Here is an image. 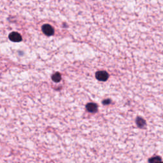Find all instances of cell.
I'll use <instances>...</instances> for the list:
<instances>
[{"label": "cell", "mask_w": 163, "mask_h": 163, "mask_svg": "<svg viewBox=\"0 0 163 163\" xmlns=\"http://www.w3.org/2000/svg\"><path fill=\"white\" fill-rule=\"evenodd\" d=\"M108 73L104 71H99L96 73V77L100 81H106L108 78Z\"/></svg>", "instance_id": "cell-1"}, {"label": "cell", "mask_w": 163, "mask_h": 163, "mask_svg": "<svg viewBox=\"0 0 163 163\" xmlns=\"http://www.w3.org/2000/svg\"><path fill=\"white\" fill-rule=\"evenodd\" d=\"M42 31L44 34L47 36H52L54 35V28L49 24H45L42 27Z\"/></svg>", "instance_id": "cell-2"}, {"label": "cell", "mask_w": 163, "mask_h": 163, "mask_svg": "<svg viewBox=\"0 0 163 163\" xmlns=\"http://www.w3.org/2000/svg\"><path fill=\"white\" fill-rule=\"evenodd\" d=\"M9 39L14 42H19L22 40V36L18 33L12 32L9 35Z\"/></svg>", "instance_id": "cell-3"}, {"label": "cell", "mask_w": 163, "mask_h": 163, "mask_svg": "<svg viewBox=\"0 0 163 163\" xmlns=\"http://www.w3.org/2000/svg\"><path fill=\"white\" fill-rule=\"evenodd\" d=\"M86 108L89 112H90L91 113H94L97 111L98 106L96 104L94 103H89L87 104Z\"/></svg>", "instance_id": "cell-4"}, {"label": "cell", "mask_w": 163, "mask_h": 163, "mask_svg": "<svg viewBox=\"0 0 163 163\" xmlns=\"http://www.w3.org/2000/svg\"><path fill=\"white\" fill-rule=\"evenodd\" d=\"M149 163H162V159L160 156H154L149 159Z\"/></svg>", "instance_id": "cell-5"}, {"label": "cell", "mask_w": 163, "mask_h": 163, "mask_svg": "<svg viewBox=\"0 0 163 163\" xmlns=\"http://www.w3.org/2000/svg\"><path fill=\"white\" fill-rule=\"evenodd\" d=\"M136 124L140 128H143L145 126L146 122L144 119L140 118V117H138L136 119Z\"/></svg>", "instance_id": "cell-6"}, {"label": "cell", "mask_w": 163, "mask_h": 163, "mask_svg": "<svg viewBox=\"0 0 163 163\" xmlns=\"http://www.w3.org/2000/svg\"><path fill=\"white\" fill-rule=\"evenodd\" d=\"M52 80L55 82H59L61 80V76L59 73H56L53 75L52 76Z\"/></svg>", "instance_id": "cell-7"}]
</instances>
